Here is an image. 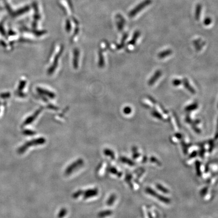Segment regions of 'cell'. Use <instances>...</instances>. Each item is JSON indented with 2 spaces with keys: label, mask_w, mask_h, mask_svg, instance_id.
<instances>
[{
  "label": "cell",
  "mask_w": 218,
  "mask_h": 218,
  "mask_svg": "<svg viewBox=\"0 0 218 218\" xmlns=\"http://www.w3.org/2000/svg\"><path fill=\"white\" fill-rule=\"evenodd\" d=\"M99 194V189L97 188L88 189L85 190H78L76 191L72 194V197L74 199H77L80 196H83V198L84 199H87L92 197H95Z\"/></svg>",
  "instance_id": "6da1fadb"
},
{
  "label": "cell",
  "mask_w": 218,
  "mask_h": 218,
  "mask_svg": "<svg viewBox=\"0 0 218 218\" xmlns=\"http://www.w3.org/2000/svg\"><path fill=\"white\" fill-rule=\"evenodd\" d=\"M45 143H46V139L43 137L34 139L32 141H27L18 149L17 153L19 154H23L27 151V149H29L30 147L37 146L38 145H42L44 144Z\"/></svg>",
  "instance_id": "7a4b0ae2"
},
{
  "label": "cell",
  "mask_w": 218,
  "mask_h": 218,
  "mask_svg": "<svg viewBox=\"0 0 218 218\" xmlns=\"http://www.w3.org/2000/svg\"><path fill=\"white\" fill-rule=\"evenodd\" d=\"M145 191L146 192L147 194L151 195L152 197H155L156 199H157L161 203L167 204V205H169L171 203V199H169L168 197H166L164 195L157 193V191H155V190H153V189L151 188V187H147L145 189Z\"/></svg>",
  "instance_id": "3957f363"
},
{
  "label": "cell",
  "mask_w": 218,
  "mask_h": 218,
  "mask_svg": "<svg viewBox=\"0 0 218 218\" xmlns=\"http://www.w3.org/2000/svg\"><path fill=\"white\" fill-rule=\"evenodd\" d=\"M84 161L82 159L79 158L67 167L65 170V175L66 176H69L77 170L78 169L81 168L84 165Z\"/></svg>",
  "instance_id": "277c9868"
},
{
  "label": "cell",
  "mask_w": 218,
  "mask_h": 218,
  "mask_svg": "<svg viewBox=\"0 0 218 218\" xmlns=\"http://www.w3.org/2000/svg\"><path fill=\"white\" fill-rule=\"evenodd\" d=\"M149 3H150V0H146V1H144L143 3L140 4L137 6L136 7V8H135L134 10H133L131 12L130 14V16H134V15L136 14L137 13L139 12V11H140L141 10H142L145 7L147 6V5H149Z\"/></svg>",
  "instance_id": "5b68a950"
},
{
  "label": "cell",
  "mask_w": 218,
  "mask_h": 218,
  "mask_svg": "<svg viewBox=\"0 0 218 218\" xmlns=\"http://www.w3.org/2000/svg\"><path fill=\"white\" fill-rule=\"evenodd\" d=\"M210 189L209 187H205L201 189V192H200V194L201 195V197H203L204 198L207 199V198H210Z\"/></svg>",
  "instance_id": "8992f818"
},
{
  "label": "cell",
  "mask_w": 218,
  "mask_h": 218,
  "mask_svg": "<svg viewBox=\"0 0 218 218\" xmlns=\"http://www.w3.org/2000/svg\"><path fill=\"white\" fill-rule=\"evenodd\" d=\"M120 161L122 163L124 164L127 165H128L129 166L133 167L135 165V163H134V161H132L131 159H128L127 157H121L120 158Z\"/></svg>",
  "instance_id": "52a82bcc"
},
{
  "label": "cell",
  "mask_w": 218,
  "mask_h": 218,
  "mask_svg": "<svg viewBox=\"0 0 218 218\" xmlns=\"http://www.w3.org/2000/svg\"><path fill=\"white\" fill-rule=\"evenodd\" d=\"M108 172L113 175H115L116 176H117L118 177H121L122 176V173L121 172H119L118 170L114 167L112 166H110L108 168Z\"/></svg>",
  "instance_id": "ba28073f"
},
{
  "label": "cell",
  "mask_w": 218,
  "mask_h": 218,
  "mask_svg": "<svg viewBox=\"0 0 218 218\" xmlns=\"http://www.w3.org/2000/svg\"><path fill=\"white\" fill-rule=\"evenodd\" d=\"M113 211L111 210H107L105 211H102L99 212L98 214V217L99 218H105L107 217L111 216L113 215Z\"/></svg>",
  "instance_id": "9c48e42d"
},
{
  "label": "cell",
  "mask_w": 218,
  "mask_h": 218,
  "mask_svg": "<svg viewBox=\"0 0 218 218\" xmlns=\"http://www.w3.org/2000/svg\"><path fill=\"white\" fill-rule=\"evenodd\" d=\"M103 153H104V154L105 155H106L107 157H110V159H112V160H115V153L111 149H104Z\"/></svg>",
  "instance_id": "30bf717a"
},
{
  "label": "cell",
  "mask_w": 218,
  "mask_h": 218,
  "mask_svg": "<svg viewBox=\"0 0 218 218\" xmlns=\"http://www.w3.org/2000/svg\"><path fill=\"white\" fill-rule=\"evenodd\" d=\"M155 187H156V188L158 189V190L160 192H161V193H164V194H168L170 192V190L167 188H166V187L164 186L161 184L157 183L155 185Z\"/></svg>",
  "instance_id": "8fae6325"
},
{
  "label": "cell",
  "mask_w": 218,
  "mask_h": 218,
  "mask_svg": "<svg viewBox=\"0 0 218 218\" xmlns=\"http://www.w3.org/2000/svg\"><path fill=\"white\" fill-rule=\"evenodd\" d=\"M117 199V196L115 194H112L111 195L109 196L108 199H107V205L108 206H112L115 202L116 200Z\"/></svg>",
  "instance_id": "7c38bea8"
},
{
  "label": "cell",
  "mask_w": 218,
  "mask_h": 218,
  "mask_svg": "<svg viewBox=\"0 0 218 218\" xmlns=\"http://www.w3.org/2000/svg\"><path fill=\"white\" fill-rule=\"evenodd\" d=\"M67 214V210L66 208H62L60 210L58 217V218H63Z\"/></svg>",
  "instance_id": "4fadbf2b"
},
{
  "label": "cell",
  "mask_w": 218,
  "mask_h": 218,
  "mask_svg": "<svg viewBox=\"0 0 218 218\" xmlns=\"http://www.w3.org/2000/svg\"><path fill=\"white\" fill-rule=\"evenodd\" d=\"M195 167H196V171L197 172V175L201 176V164L199 162V161H196V164H195Z\"/></svg>",
  "instance_id": "5bb4252c"
},
{
  "label": "cell",
  "mask_w": 218,
  "mask_h": 218,
  "mask_svg": "<svg viewBox=\"0 0 218 218\" xmlns=\"http://www.w3.org/2000/svg\"><path fill=\"white\" fill-rule=\"evenodd\" d=\"M150 159H151V163H152L155 164L157 165H161V163L159 162V161L157 159H156L155 157H152Z\"/></svg>",
  "instance_id": "9a60e30c"
},
{
  "label": "cell",
  "mask_w": 218,
  "mask_h": 218,
  "mask_svg": "<svg viewBox=\"0 0 218 218\" xmlns=\"http://www.w3.org/2000/svg\"><path fill=\"white\" fill-rule=\"evenodd\" d=\"M23 134L26 135H32L35 134V132L31 130H25L23 131Z\"/></svg>",
  "instance_id": "2e32d148"
}]
</instances>
